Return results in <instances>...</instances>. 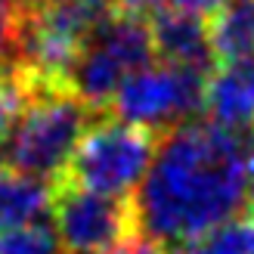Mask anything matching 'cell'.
Wrapping results in <instances>:
<instances>
[{
	"instance_id": "1",
	"label": "cell",
	"mask_w": 254,
	"mask_h": 254,
	"mask_svg": "<svg viewBox=\"0 0 254 254\" xmlns=\"http://www.w3.org/2000/svg\"><path fill=\"white\" fill-rule=\"evenodd\" d=\"M254 171V127L192 118L161 133L152 168L133 192L136 233L183 248L245 211Z\"/></svg>"
},
{
	"instance_id": "12",
	"label": "cell",
	"mask_w": 254,
	"mask_h": 254,
	"mask_svg": "<svg viewBox=\"0 0 254 254\" xmlns=\"http://www.w3.org/2000/svg\"><path fill=\"white\" fill-rule=\"evenodd\" d=\"M177 254H254V220H226L177 248Z\"/></svg>"
},
{
	"instance_id": "10",
	"label": "cell",
	"mask_w": 254,
	"mask_h": 254,
	"mask_svg": "<svg viewBox=\"0 0 254 254\" xmlns=\"http://www.w3.org/2000/svg\"><path fill=\"white\" fill-rule=\"evenodd\" d=\"M53 208V183L22 174L16 168H0V233L34 223Z\"/></svg>"
},
{
	"instance_id": "5",
	"label": "cell",
	"mask_w": 254,
	"mask_h": 254,
	"mask_svg": "<svg viewBox=\"0 0 254 254\" xmlns=\"http://www.w3.org/2000/svg\"><path fill=\"white\" fill-rule=\"evenodd\" d=\"M53 226L65 254H112L136 233L133 201L53 183Z\"/></svg>"
},
{
	"instance_id": "3",
	"label": "cell",
	"mask_w": 254,
	"mask_h": 254,
	"mask_svg": "<svg viewBox=\"0 0 254 254\" xmlns=\"http://www.w3.org/2000/svg\"><path fill=\"white\" fill-rule=\"evenodd\" d=\"M31 96V106L9 139V168L56 183L99 112L68 90H34Z\"/></svg>"
},
{
	"instance_id": "4",
	"label": "cell",
	"mask_w": 254,
	"mask_h": 254,
	"mask_svg": "<svg viewBox=\"0 0 254 254\" xmlns=\"http://www.w3.org/2000/svg\"><path fill=\"white\" fill-rule=\"evenodd\" d=\"M205 87L208 74L168 62L158 65L152 62L121 81L109 112L127 124L146 127L161 136L171 127L186 124L205 112Z\"/></svg>"
},
{
	"instance_id": "2",
	"label": "cell",
	"mask_w": 254,
	"mask_h": 254,
	"mask_svg": "<svg viewBox=\"0 0 254 254\" xmlns=\"http://www.w3.org/2000/svg\"><path fill=\"white\" fill-rule=\"evenodd\" d=\"M158 139V133L121 118H96L90 130L81 136L65 174L56 183L90 189L99 195L130 198V192L152 168Z\"/></svg>"
},
{
	"instance_id": "15",
	"label": "cell",
	"mask_w": 254,
	"mask_h": 254,
	"mask_svg": "<svg viewBox=\"0 0 254 254\" xmlns=\"http://www.w3.org/2000/svg\"><path fill=\"white\" fill-rule=\"evenodd\" d=\"M112 254H177L174 248H168L164 242L152 236H143V233H133L130 239H124V242L112 251Z\"/></svg>"
},
{
	"instance_id": "13",
	"label": "cell",
	"mask_w": 254,
	"mask_h": 254,
	"mask_svg": "<svg viewBox=\"0 0 254 254\" xmlns=\"http://www.w3.org/2000/svg\"><path fill=\"white\" fill-rule=\"evenodd\" d=\"M59 248L56 226L44 220L0 233V254H59Z\"/></svg>"
},
{
	"instance_id": "17",
	"label": "cell",
	"mask_w": 254,
	"mask_h": 254,
	"mask_svg": "<svg viewBox=\"0 0 254 254\" xmlns=\"http://www.w3.org/2000/svg\"><path fill=\"white\" fill-rule=\"evenodd\" d=\"M112 6L124 9V12H136V16H146V12L161 9V0H112Z\"/></svg>"
},
{
	"instance_id": "6",
	"label": "cell",
	"mask_w": 254,
	"mask_h": 254,
	"mask_svg": "<svg viewBox=\"0 0 254 254\" xmlns=\"http://www.w3.org/2000/svg\"><path fill=\"white\" fill-rule=\"evenodd\" d=\"M152 41H155V56L168 65L192 68L201 74H211L220 65L211 44V25L205 16L186 9H155L152 12Z\"/></svg>"
},
{
	"instance_id": "14",
	"label": "cell",
	"mask_w": 254,
	"mask_h": 254,
	"mask_svg": "<svg viewBox=\"0 0 254 254\" xmlns=\"http://www.w3.org/2000/svg\"><path fill=\"white\" fill-rule=\"evenodd\" d=\"M19 6L0 3V71L19 68Z\"/></svg>"
},
{
	"instance_id": "16",
	"label": "cell",
	"mask_w": 254,
	"mask_h": 254,
	"mask_svg": "<svg viewBox=\"0 0 254 254\" xmlns=\"http://www.w3.org/2000/svg\"><path fill=\"white\" fill-rule=\"evenodd\" d=\"M226 0H171L174 9H186V12H195V16H214Z\"/></svg>"
},
{
	"instance_id": "9",
	"label": "cell",
	"mask_w": 254,
	"mask_h": 254,
	"mask_svg": "<svg viewBox=\"0 0 254 254\" xmlns=\"http://www.w3.org/2000/svg\"><path fill=\"white\" fill-rule=\"evenodd\" d=\"M124 78H127V71H124L121 62L115 56H109L103 47L87 41L81 56L74 59V65L68 68L65 87L74 99H81L84 106H90L93 112L103 115V112L112 109V99H115Z\"/></svg>"
},
{
	"instance_id": "11",
	"label": "cell",
	"mask_w": 254,
	"mask_h": 254,
	"mask_svg": "<svg viewBox=\"0 0 254 254\" xmlns=\"http://www.w3.org/2000/svg\"><path fill=\"white\" fill-rule=\"evenodd\" d=\"M211 44L217 62L254 56V0H226L214 12Z\"/></svg>"
},
{
	"instance_id": "18",
	"label": "cell",
	"mask_w": 254,
	"mask_h": 254,
	"mask_svg": "<svg viewBox=\"0 0 254 254\" xmlns=\"http://www.w3.org/2000/svg\"><path fill=\"white\" fill-rule=\"evenodd\" d=\"M245 211H248V217L254 220V171H251V183H248V198H245Z\"/></svg>"
},
{
	"instance_id": "8",
	"label": "cell",
	"mask_w": 254,
	"mask_h": 254,
	"mask_svg": "<svg viewBox=\"0 0 254 254\" xmlns=\"http://www.w3.org/2000/svg\"><path fill=\"white\" fill-rule=\"evenodd\" d=\"M90 44L103 47L109 56H115L127 74L143 68V65H152V59H155V41H152L149 19L136 16V12L115 9V6L96 25Z\"/></svg>"
},
{
	"instance_id": "20",
	"label": "cell",
	"mask_w": 254,
	"mask_h": 254,
	"mask_svg": "<svg viewBox=\"0 0 254 254\" xmlns=\"http://www.w3.org/2000/svg\"><path fill=\"white\" fill-rule=\"evenodd\" d=\"M96 3H112V0H96Z\"/></svg>"
},
{
	"instance_id": "19",
	"label": "cell",
	"mask_w": 254,
	"mask_h": 254,
	"mask_svg": "<svg viewBox=\"0 0 254 254\" xmlns=\"http://www.w3.org/2000/svg\"><path fill=\"white\" fill-rule=\"evenodd\" d=\"M0 3H9V6H22V3H28V0H0Z\"/></svg>"
},
{
	"instance_id": "7",
	"label": "cell",
	"mask_w": 254,
	"mask_h": 254,
	"mask_svg": "<svg viewBox=\"0 0 254 254\" xmlns=\"http://www.w3.org/2000/svg\"><path fill=\"white\" fill-rule=\"evenodd\" d=\"M205 115L223 127H254V56L220 62L208 74Z\"/></svg>"
}]
</instances>
